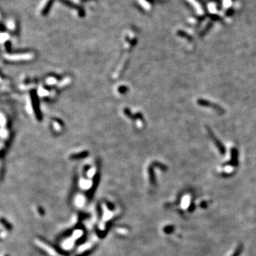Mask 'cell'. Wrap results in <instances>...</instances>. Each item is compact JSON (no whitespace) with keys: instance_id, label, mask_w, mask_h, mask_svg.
Here are the masks:
<instances>
[{"instance_id":"6da1fadb","label":"cell","mask_w":256,"mask_h":256,"mask_svg":"<svg viewBox=\"0 0 256 256\" xmlns=\"http://www.w3.org/2000/svg\"><path fill=\"white\" fill-rule=\"evenodd\" d=\"M198 103H199V105H201V106L212 107L213 110H216V111L219 112V113H220L223 112V110L222 107H221L220 106H219V105H215V104L211 103V102H209V101L206 100H202V99L199 100Z\"/></svg>"},{"instance_id":"7a4b0ae2","label":"cell","mask_w":256,"mask_h":256,"mask_svg":"<svg viewBox=\"0 0 256 256\" xmlns=\"http://www.w3.org/2000/svg\"><path fill=\"white\" fill-rule=\"evenodd\" d=\"M60 1H61L63 4H64L65 5L67 6V7H68L70 8H73V9H78V12H79V15L81 16V17H83V16L85 15L84 10H83V8L80 7V6H78V5H76V4H73V3L71 2V1H69V0H60Z\"/></svg>"},{"instance_id":"3957f363","label":"cell","mask_w":256,"mask_h":256,"mask_svg":"<svg viewBox=\"0 0 256 256\" xmlns=\"http://www.w3.org/2000/svg\"><path fill=\"white\" fill-rule=\"evenodd\" d=\"M208 133H209L210 137H211V138H212L213 141L214 142L215 145H216V147H217L218 149H219V152H220L221 153V154H225L226 149H225V147H224L223 145L221 143V142L219 141V140H218L216 137H215L214 135H213V134L212 133V132H211V130H208Z\"/></svg>"},{"instance_id":"277c9868","label":"cell","mask_w":256,"mask_h":256,"mask_svg":"<svg viewBox=\"0 0 256 256\" xmlns=\"http://www.w3.org/2000/svg\"><path fill=\"white\" fill-rule=\"evenodd\" d=\"M231 160L228 162V164H230L231 166H237L238 164V152L235 149H232V152H231Z\"/></svg>"},{"instance_id":"5b68a950","label":"cell","mask_w":256,"mask_h":256,"mask_svg":"<svg viewBox=\"0 0 256 256\" xmlns=\"http://www.w3.org/2000/svg\"><path fill=\"white\" fill-rule=\"evenodd\" d=\"M53 1H54V0H49V1H48V3L46 4V7H44V9H43V12H42L43 15H46V14L49 12V11H50L51 8V7H52V4H53Z\"/></svg>"},{"instance_id":"8992f818","label":"cell","mask_w":256,"mask_h":256,"mask_svg":"<svg viewBox=\"0 0 256 256\" xmlns=\"http://www.w3.org/2000/svg\"><path fill=\"white\" fill-rule=\"evenodd\" d=\"M1 224H2V225L4 226V228H5L7 229V230H12V224H11L9 222H8V221L6 220V219H4V218H1Z\"/></svg>"},{"instance_id":"52a82bcc","label":"cell","mask_w":256,"mask_h":256,"mask_svg":"<svg viewBox=\"0 0 256 256\" xmlns=\"http://www.w3.org/2000/svg\"><path fill=\"white\" fill-rule=\"evenodd\" d=\"M242 251H243V246H242L241 244L238 245V246H237L236 248H235L234 252H233V253L231 255V256H240L241 255Z\"/></svg>"},{"instance_id":"ba28073f","label":"cell","mask_w":256,"mask_h":256,"mask_svg":"<svg viewBox=\"0 0 256 256\" xmlns=\"http://www.w3.org/2000/svg\"><path fill=\"white\" fill-rule=\"evenodd\" d=\"M174 227L172 225L167 226L164 227L163 229L164 232L167 233V234H170V233H172V232L174 231Z\"/></svg>"},{"instance_id":"9c48e42d","label":"cell","mask_w":256,"mask_h":256,"mask_svg":"<svg viewBox=\"0 0 256 256\" xmlns=\"http://www.w3.org/2000/svg\"><path fill=\"white\" fill-rule=\"evenodd\" d=\"M189 201H190L189 196H186L184 197V199H183V203H182L183 207H184V208H189V206H190V204H191L190 202H189Z\"/></svg>"},{"instance_id":"30bf717a","label":"cell","mask_w":256,"mask_h":256,"mask_svg":"<svg viewBox=\"0 0 256 256\" xmlns=\"http://www.w3.org/2000/svg\"><path fill=\"white\" fill-rule=\"evenodd\" d=\"M106 205H107V208H109V209H110V210H113L114 208H115V206H114V205L113 204V203H110V202H107V201H106Z\"/></svg>"},{"instance_id":"8fae6325","label":"cell","mask_w":256,"mask_h":256,"mask_svg":"<svg viewBox=\"0 0 256 256\" xmlns=\"http://www.w3.org/2000/svg\"><path fill=\"white\" fill-rule=\"evenodd\" d=\"M38 212H39V213H40L41 215H44V213H45V211H44V210L43 209V208L42 207H38Z\"/></svg>"},{"instance_id":"7c38bea8","label":"cell","mask_w":256,"mask_h":256,"mask_svg":"<svg viewBox=\"0 0 256 256\" xmlns=\"http://www.w3.org/2000/svg\"><path fill=\"white\" fill-rule=\"evenodd\" d=\"M200 205H201V208H206V207L207 206L206 202H205V201L201 202Z\"/></svg>"},{"instance_id":"4fadbf2b","label":"cell","mask_w":256,"mask_h":256,"mask_svg":"<svg viewBox=\"0 0 256 256\" xmlns=\"http://www.w3.org/2000/svg\"><path fill=\"white\" fill-rule=\"evenodd\" d=\"M5 256H9V255H5Z\"/></svg>"}]
</instances>
